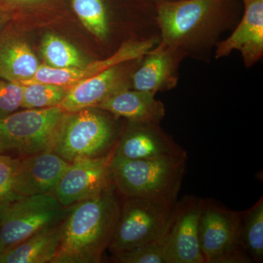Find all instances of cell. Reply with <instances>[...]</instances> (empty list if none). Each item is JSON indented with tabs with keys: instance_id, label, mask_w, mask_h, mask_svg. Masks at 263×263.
Segmentation results:
<instances>
[{
	"instance_id": "6da1fadb",
	"label": "cell",
	"mask_w": 263,
	"mask_h": 263,
	"mask_svg": "<svg viewBox=\"0 0 263 263\" xmlns=\"http://www.w3.org/2000/svg\"><path fill=\"white\" fill-rule=\"evenodd\" d=\"M122 202L114 186L94 198L69 207L51 263H98L109 248Z\"/></svg>"
},
{
	"instance_id": "7a4b0ae2",
	"label": "cell",
	"mask_w": 263,
	"mask_h": 263,
	"mask_svg": "<svg viewBox=\"0 0 263 263\" xmlns=\"http://www.w3.org/2000/svg\"><path fill=\"white\" fill-rule=\"evenodd\" d=\"M187 156H164L131 159L114 156L110 163V179L124 197H157L176 201Z\"/></svg>"
},
{
	"instance_id": "3957f363",
	"label": "cell",
	"mask_w": 263,
	"mask_h": 263,
	"mask_svg": "<svg viewBox=\"0 0 263 263\" xmlns=\"http://www.w3.org/2000/svg\"><path fill=\"white\" fill-rule=\"evenodd\" d=\"M117 119L95 107L65 112L50 151L69 163L110 155L119 137Z\"/></svg>"
},
{
	"instance_id": "277c9868",
	"label": "cell",
	"mask_w": 263,
	"mask_h": 263,
	"mask_svg": "<svg viewBox=\"0 0 263 263\" xmlns=\"http://www.w3.org/2000/svg\"><path fill=\"white\" fill-rule=\"evenodd\" d=\"M176 202L157 197H124L109 250L120 253L162 239Z\"/></svg>"
},
{
	"instance_id": "5b68a950",
	"label": "cell",
	"mask_w": 263,
	"mask_h": 263,
	"mask_svg": "<svg viewBox=\"0 0 263 263\" xmlns=\"http://www.w3.org/2000/svg\"><path fill=\"white\" fill-rule=\"evenodd\" d=\"M65 111L60 106L25 109L0 119V156L22 158L51 150Z\"/></svg>"
},
{
	"instance_id": "8992f818",
	"label": "cell",
	"mask_w": 263,
	"mask_h": 263,
	"mask_svg": "<svg viewBox=\"0 0 263 263\" xmlns=\"http://www.w3.org/2000/svg\"><path fill=\"white\" fill-rule=\"evenodd\" d=\"M53 193L19 197L0 205V251L14 247L46 227L60 224L68 212Z\"/></svg>"
},
{
	"instance_id": "52a82bcc",
	"label": "cell",
	"mask_w": 263,
	"mask_h": 263,
	"mask_svg": "<svg viewBox=\"0 0 263 263\" xmlns=\"http://www.w3.org/2000/svg\"><path fill=\"white\" fill-rule=\"evenodd\" d=\"M219 0H179L160 2L157 7V23L161 43L184 51L214 26Z\"/></svg>"
},
{
	"instance_id": "ba28073f",
	"label": "cell",
	"mask_w": 263,
	"mask_h": 263,
	"mask_svg": "<svg viewBox=\"0 0 263 263\" xmlns=\"http://www.w3.org/2000/svg\"><path fill=\"white\" fill-rule=\"evenodd\" d=\"M243 213L203 200L199 221V243L205 263L249 262L239 245Z\"/></svg>"
},
{
	"instance_id": "9c48e42d",
	"label": "cell",
	"mask_w": 263,
	"mask_h": 263,
	"mask_svg": "<svg viewBox=\"0 0 263 263\" xmlns=\"http://www.w3.org/2000/svg\"><path fill=\"white\" fill-rule=\"evenodd\" d=\"M203 200L186 196L176 202L163 237L164 263H205L199 243Z\"/></svg>"
},
{
	"instance_id": "30bf717a",
	"label": "cell",
	"mask_w": 263,
	"mask_h": 263,
	"mask_svg": "<svg viewBox=\"0 0 263 263\" xmlns=\"http://www.w3.org/2000/svg\"><path fill=\"white\" fill-rule=\"evenodd\" d=\"M113 152L97 158L81 159L69 164L53 193L62 206L94 198L113 186L110 163Z\"/></svg>"
},
{
	"instance_id": "8fae6325",
	"label": "cell",
	"mask_w": 263,
	"mask_h": 263,
	"mask_svg": "<svg viewBox=\"0 0 263 263\" xmlns=\"http://www.w3.org/2000/svg\"><path fill=\"white\" fill-rule=\"evenodd\" d=\"M51 151L19 158L13 179V190L18 197L53 193L68 167Z\"/></svg>"
},
{
	"instance_id": "7c38bea8",
	"label": "cell",
	"mask_w": 263,
	"mask_h": 263,
	"mask_svg": "<svg viewBox=\"0 0 263 263\" xmlns=\"http://www.w3.org/2000/svg\"><path fill=\"white\" fill-rule=\"evenodd\" d=\"M113 155L138 160L186 156V153L161 129L160 124L129 122L126 130L119 137Z\"/></svg>"
},
{
	"instance_id": "4fadbf2b",
	"label": "cell",
	"mask_w": 263,
	"mask_h": 263,
	"mask_svg": "<svg viewBox=\"0 0 263 263\" xmlns=\"http://www.w3.org/2000/svg\"><path fill=\"white\" fill-rule=\"evenodd\" d=\"M183 51L160 43L142 57L132 76L133 89L157 94L176 87Z\"/></svg>"
},
{
	"instance_id": "5bb4252c",
	"label": "cell",
	"mask_w": 263,
	"mask_h": 263,
	"mask_svg": "<svg viewBox=\"0 0 263 263\" xmlns=\"http://www.w3.org/2000/svg\"><path fill=\"white\" fill-rule=\"evenodd\" d=\"M245 12L243 18L233 34L219 43L216 58L228 56L238 50L247 67L260 60L263 53V0H243Z\"/></svg>"
},
{
	"instance_id": "9a60e30c",
	"label": "cell",
	"mask_w": 263,
	"mask_h": 263,
	"mask_svg": "<svg viewBox=\"0 0 263 263\" xmlns=\"http://www.w3.org/2000/svg\"><path fill=\"white\" fill-rule=\"evenodd\" d=\"M123 64L108 67L74 85L59 106L67 113L97 107L118 91L128 89Z\"/></svg>"
},
{
	"instance_id": "2e32d148",
	"label": "cell",
	"mask_w": 263,
	"mask_h": 263,
	"mask_svg": "<svg viewBox=\"0 0 263 263\" xmlns=\"http://www.w3.org/2000/svg\"><path fill=\"white\" fill-rule=\"evenodd\" d=\"M95 108L132 122L160 124L165 115L163 103L155 98V94L135 89L118 91Z\"/></svg>"
},
{
	"instance_id": "e0dca14e",
	"label": "cell",
	"mask_w": 263,
	"mask_h": 263,
	"mask_svg": "<svg viewBox=\"0 0 263 263\" xmlns=\"http://www.w3.org/2000/svg\"><path fill=\"white\" fill-rule=\"evenodd\" d=\"M39 66L28 43L5 28L0 34V79L22 84L32 79Z\"/></svg>"
},
{
	"instance_id": "ac0fdd59",
	"label": "cell",
	"mask_w": 263,
	"mask_h": 263,
	"mask_svg": "<svg viewBox=\"0 0 263 263\" xmlns=\"http://www.w3.org/2000/svg\"><path fill=\"white\" fill-rule=\"evenodd\" d=\"M61 223L38 230L18 245L3 251L0 263H51L60 246Z\"/></svg>"
},
{
	"instance_id": "d6986e66",
	"label": "cell",
	"mask_w": 263,
	"mask_h": 263,
	"mask_svg": "<svg viewBox=\"0 0 263 263\" xmlns=\"http://www.w3.org/2000/svg\"><path fill=\"white\" fill-rule=\"evenodd\" d=\"M239 245L249 258L262 262L263 199L243 213L239 231Z\"/></svg>"
},
{
	"instance_id": "ffe728a7",
	"label": "cell",
	"mask_w": 263,
	"mask_h": 263,
	"mask_svg": "<svg viewBox=\"0 0 263 263\" xmlns=\"http://www.w3.org/2000/svg\"><path fill=\"white\" fill-rule=\"evenodd\" d=\"M41 52L46 65L55 68L81 69L87 65L73 46L53 34L43 37Z\"/></svg>"
},
{
	"instance_id": "44dd1931",
	"label": "cell",
	"mask_w": 263,
	"mask_h": 263,
	"mask_svg": "<svg viewBox=\"0 0 263 263\" xmlns=\"http://www.w3.org/2000/svg\"><path fill=\"white\" fill-rule=\"evenodd\" d=\"M72 9L86 29L100 40L108 36V17L103 0H71Z\"/></svg>"
},
{
	"instance_id": "7402d4cb",
	"label": "cell",
	"mask_w": 263,
	"mask_h": 263,
	"mask_svg": "<svg viewBox=\"0 0 263 263\" xmlns=\"http://www.w3.org/2000/svg\"><path fill=\"white\" fill-rule=\"evenodd\" d=\"M24 86L22 107L24 109H44L59 106L69 89L43 83H27Z\"/></svg>"
},
{
	"instance_id": "603a6c76",
	"label": "cell",
	"mask_w": 263,
	"mask_h": 263,
	"mask_svg": "<svg viewBox=\"0 0 263 263\" xmlns=\"http://www.w3.org/2000/svg\"><path fill=\"white\" fill-rule=\"evenodd\" d=\"M113 255L117 262L164 263L163 238Z\"/></svg>"
},
{
	"instance_id": "cb8c5ba5",
	"label": "cell",
	"mask_w": 263,
	"mask_h": 263,
	"mask_svg": "<svg viewBox=\"0 0 263 263\" xmlns=\"http://www.w3.org/2000/svg\"><path fill=\"white\" fill-rule=\"evenodd\" d=\"M24 86L0 79V119L15 113L22 107Z\"/></svg>"
},
{
	"instance_id": "d4e9b609",
	"label": "cell",
	"mask_w": 263,
	"mask_h": 263,
	"mask_svg": "<svg viewBox=\"0 0 263 263\" xmlns=\"http://www.w3.org/2000/svg\"><path fill=\"white\" fill-rule=\"evenodd\" d=\"M19 158L0 156V205L19 197L13 190V179Z\"/></svg>"
},
{
	"instance_id": "484cf974",
	"label": "cell",
	"mask_w": 263,
	"mask_h": 263,
	"mask_svg": "<svg viewBox=\"0 0 263 263\" xmlns=\"http://www.w3.org/2000/svg\"><path fill=\"white\" fill-rule=\"evenodd\" d=\"M51 1L53 0H0V8L10 12L14 8L37 6Z\"/></svg>"
},
{
	"instance_id": "4316f807",
	"label": "cell",
	"mask_w": 263,
	"mask_h": 263,
	"mask_svg": "<svg viewBox=\"0 0 263 263\" xmlns=\"http://www.w3.org/2000/svg\"><path fill=\"white\" fill-rule=\"evenodd\" d=\"M10 19V12L0 8V34L6 28L9 23Z\"/></svg>"
},
{
	"instance_id": "83f0119b",
	"label": "cell",
	"mask_w": 263,
	"mask_h": 263,
	"mask_svg": "<svg viewBox=\"0 0 263 263\" xmlns=\"http://www.w3.org/2000/svg\"><path fill=\"white\" fill-rule=\"evenodd\" d=\"M1 256H2V252H1V251H0V258H1Z\"/></svg>"
},
{
	"instance_id": "f1b7e54d",
	"label": "cell",
	"mask_w": 263,
	"mask_h": 263,
	"mask_svg": "<svg viewBox=\"0 0 263 263\" xmlns=\"http://www.w3.org/2000/svg\"><path fill=\"white\" fill-rule=\"evenodd\" d=\"M162 1H167V0H162V1H161V2H162Z\"/></svg>"
}]
</instances>
